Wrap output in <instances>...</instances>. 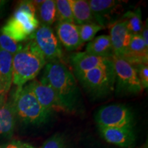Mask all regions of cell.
Instances as JSON below:
<instances>
[{
  "mask_svg": "<svg viewBox=\"0 0 148 148\" xmlns=\"http://www.w3.org/2000/svg\"><path fill=\"white\" fill-rule=\"evenodd\" d=\"M23 47V45L21 42L16 41L0 31V49L14 56L21 51Z\"/></svg>",
  "mask_w": 148,
  "mask_h": 148,
  "instance_id": "cb8c5ba5",
  "label": "cell"
},
{
  "mask_svg": "<svg viewBox=\"0 0 148 148\" xmlns=\"http://www.w3.org/2000/svg\"><path fill=\"white\" fill-rule=\"evenodd\" d=\"M74 23L79 25L95 22L88 1L71 0Z\"/></svg>",
  "mask_w": 148,
  "mask_h": 148,
  "instance_id": "d6986e66",
  "label": "cell"
},
{
  "mask_svg": "<svg viewBox=\"0 0 148 148\" xmlns=\"http://www.w3.org/2000/svg\"><path fill=\"white\" fill-rule=\"evenodd\" d=\"M121 20L124 22L125 27L132 35L140 34L143 23L140 8H136L134 11H127L123 14Z\"/></svg>",
  "mask_w": 148,
  "mask_h": 148,
  "instance_id": "44dd1931",
  "label": "cell"
},
{
  "mask_svg": "<svg viewBox=\"0 0 148 148\" xmlns=\"http://www.w3.org/2000/svg\"><path fill=\"white\" fill-rule=\"evenodd\" d=\"M41 80L54 90L66 112H76L82 108V99L73 73L60 61L47 62Z\"/></svg>",
  "mask_w": 148,
  "mask_h": 148,
  "instance_id": "6da1fadb",
  "label": "cell"
},
{
  "mask_svg": "<svg viewBox=\"0 0 148 148\" xmlns=\"http://www.w3.org/2000/svg\"><path fill=\"white\" fill-rule=\"evenodd\" d=\"M137 72L138 77L143 88L148 87V66L147 64H140L134 66Z\"/></svg>",
  "mask_w": 148,
  "mask_h": 148,
  "instance_id": "484cf974",
  "label": "cell"
},
{
  "mask_svg": "<svg viewBox=\"0 0 148 148\" xmlns=\"http://www.w3.org/2000/svg\"><path fill=\"white\" fill-rule=\"evenodd\" d=\"M122 59L133 66L147 64L148 46L145 45L140 35H133L126 53Z\"/></svg>",
  "mask_w": 148,
  "mask_h": 148,
  "instance_id": "9a60e30c",
  "label": "cell"
},
{
  "mask_svg": "<svg viewBox=\"0 0 148 148\" xmlns=\"http://www.w3.org/2000/svg\"><path fill=\"white\" fill-rule=\"evenodd\" d=\"M96 23L105 28L112 22V15L121 8L123 1L115 0H90L88 1Z\"/></svg>",
  "mask_w": 148,
  "mask_h": 148,
  "instance_id": "30bf717a",
  "label": "cell"
},
{
  "mask_svg": "<svg viewBox=\"0 0 148 148\" xmlns=\"http://www.w3.org/2000/svg\"><path fill=\"white\" fill-rule=\"evenodd\" d=\"M13 56L0 49V87L8 94L12 84Z\"/></svg>",
  "mask_w": 148,
  "mask_h": 148,
  "instance_id": "ac0fdd59",
  "label": "cell"
},
{
  "mask_svg": "<svg viewBox=\"0 0 148 148\" xmlns=\"http://www.w3.org/2000/svg\"><path fill=\"white\" fill-rule=\"evenodd\" d=\"M42 25L50 26L57 20L56 7L53 0H45L37 7L36 12Z\"/></svg>",
  "mask_w": 148,
  "mask_h": 148,
  "instance_id": "ffe728a7",
  "label": "cell"
},
{
  "mask_svg": "<svg viewBox=\"0 0 148 148\" xmlns=\"http://www.w3.org/2000/svg\"><path fill=\"white\" fill-rule=\"evenodd\" d=\"M16 122L12 99L0 105V140L10 138L14 130Z\"/></svg>",
  "mask_w": 148,
  "mask_h": 148,
  "instance_id": "2e32d148",
  "label": "cell"
},
{
  "mask_svg": "<svg viewBox=\"0 0 148 148\" xmlns=\"http://www.w3.org/2000/svg\"><path fill=\"white\" fill-rule=\"evenodd\" d=\"M70 62L74 73H83L99 66H106L112 62V59L102 58L89 54L86 52L73 53L70 58Z\"/></svg>",
  "mask_w": 148,
  "mask_h": 148,
  "instance_id": "5bb4252c",
  "label": "cell"
},
{
  "mask_svg": "<svg viewBox=\"0 0 148 148\" xmlns=\"http://www.w3.org/2000/svg\"><path fill=\"white\" fill-rule=\"evenodd\" d=\"M55 2L58 21L74 23L71 0H56Z\"/></svg>",
  "mask_w": 148,
  "mask_h": 148,
  "instance_id": "7402d4cb",
  "label": "cell"
},
{
  "mask_svg": "<svg viewBox=\"0 0 148 148\" xmlns=\"http://www.w3.org/2000/svg\"><path fill=\"white\" fill-rule=\"evenodd\" d=\"M75 75L84 89L95 97H104L114 90L115 73L112 62Z\"/></svg>",
  "mask_w": 148,
  "mask_h": 148,
  "instance_id": "277c9868",
  "label": "cell"
},
{
  "mask_svg": "<svg viewBox=\"0 0 148 148\" xmlns=\"http://www.w3.org/2000/svg\"><path fill=\"white\" fill-rule=\"evenodd\" d=\"M109 36L112 42L114 56L123 58L126 53L133 35L125 27L124 22L119 19L110 25Z\"/></svg>",
  "mask_w": 148,
  "mask_h": 148,
  "instance_id": "8fae6325",
  "label": "cell"
},
{
  "mask_svg": "<svg viewBox=\"0 0 148 148\" xmlns=\"http://www.w3.org/2000/svg\"><path fill=\"white\" fill-rule=\"evenodd\" d=\"M38 26L39 21L36 14L17 7L0 31L21 42L30 39Z\"/></svg>",
  "mask_w": 148,
  "mask_h": 148,
  "instance_id": "5b68a950",
  "label": "cell"
},
{
  "mask_svg": "<svg viewBox=\"0 0 148 148\" xmlns=\"http://www.w3.org/2000/svg\"><path fill=\"white\" fill-rule=\"evenodd\" d=\"M95 120L99 126L132 129L134 115L127 107L121 104L103 106L97 111Z\"/></svg>",
  "mask_w": 148,
  "mask_h": 148,
  "instance_id": "52a82bcc",
  "label": "cell"
},
{
  "mask_svg": "<svg viewBox=\"0 0 148 148\" xmlns=\"http://www.w3.org/2000/svg\"><path fill=\"white\" fill-rule=\"evenodd\" d=\"M77 26H78L79 36H80V39L82 43L91 41L94 39L96 34L103 29L102 26H101L96 22L82 24Z\"/></svg>",
  "mask_w": 148,
  "mask_h": 148,
  "instance_id": "603a6c76",
  "label": "cell"
},
{
  "mask_svg": "<svg viewBox=\"0 0 148 148\" xmlns=\"http://www.w3.org/2000/svg\"><path fill=\"white\" fill-rule=\"evenodd\" d=\"M7 1H3V0H0V15H1V12L4 8L5 5L6 4Z\"/></svg>",
  "mask_w": 148,
  "mask_h": 148,
  "instance_id": "f546056e",
  "label": "cell"
},
{
  "mask_svg": "<svg viewBox=\"0 0 148 148\" xmlns=\"http://www.w3.org/2000/svg\"><path fill=\"white\" fill-rule=\"evenodd\" d=\"M99 130L103 139L109 143L121 147H131L135 143V134L132 129L99 126Z\"/></svg>",
  "mask_w": 148,
  "mask_h": 148,
  "instance_id": "7c38bea8",
  "label": "cell"
},
{
  "mask_svg": "<svg viewBox=\"0 0 148 148\" xmlns=\"http://www.w3.org/2000/svg\"><path fill=\"white\" fill-rule=\"evenodd\" d=\"M0 148H34L30 144L21 140H11L0 144Z\"/></svg>",
  "mask_w": 148,
  "mask_h": 148,
  "instance_id": "4316f807",
  "label": "cell"
},
{
  "mask_svg": "<svg viewBox=\"0 0 148 148\" xmlns=\"http://www.w3.org/2000/svg\"><path fill=\"white\" fill-rule=\"evenodd\" d=\"M47 64L42 53L32 38L13 56L12 84L21 87L35 79Z\"/></svg>",
  "mask_w": 148,
  "mask_h": 148,
  "instance_id": "7a4b0ae2",
  "label": "cell"
},
{
  "mask_svg": "<svg viewBox=\"0 0 148 148\" xmlns=\"http://www.w3.org/2000/svg\"><path fill=\"white\" fill-rule=\"evenodd\" d=\"M85 52L102 58L112 59L114 56V52L110 36L103 34L96 37L87 44Z\"/></svg>",
  "mask_w": 148,
  "mask_h": 148,
  "instance_id": "e0dca14e",
  "label": "cell"
},
{
  "mask_svg": "<svg viewBox=\"0 0 148 148\" xmlns=\"http://www.w3.org/2000/svg\"><path fill=\"white\" fill-rule=\"evenodd\" d=\"M12 99L16 121L18 120L25 124H42L51 114L39 103L28 84L17 87Z\"/></svg>",
  "mask_w": 148,
  "mask_h": 148,
  "instance_id": "3957f363",
  "label": "cell"
},
{
  "mask_svg": "<svg viewBox=\"0 0 148 148\" xmlns=\"http://www.w3.org/2000/svg\"><path fill=\"white\" fill-rule=\"evenodd\" d=\"M42 148H67V145L63 136L55 134L46 140Z\"/></svg>",
  "mask_w": 148,
  "mask_h": 148,
  "instance_id": "d4e9b609",
  "label": "cell"
},
{
  "mask_svg": "<svg viewBox=\"0 0 148 148\" xmlns=\"http://www.w3.org/2000/svg\"><path fill=\"white\" fill-rule=\"evenodd\" d=\"M6 94L3 91L1 88L0 87V105L2 104L6 101Z\"/></svg>",
  "mask_w": 148,
  "mask_h": 148,
  "instance_id": "f1b7e54d",
  "label": "cell"
},
{
  "mask_svg": "<svg viewBox=\"0 0 148 148\" xmlns=\"http://www.w3.org/2000/svg\"><path fill=\"white\" fill-rule=\"evenodd\" d=\"M140 36L143 38L145 45L148 46V29H147V20L146 21V24L143 25L141 32H140Z\"/></svg>",
  "mask_w": 148,
  "mask_h": 148,
  "instance_id": "83f0119b",
  "label": "cell"
},
{
  "mask_svg": "<svg viewBox=\"0 0 148 148\" xmlns=\"http://www.w3.org/2000/svg\"><path fill=\"white\" fill-rule=\"evenodd\" d=\"M112 61L115 73L116 95L124 97L140 93L143 88L134 66L114 56Z\"/></svg>",
  "mask_w": 148,
  "mask_h": 148,
  "instance_id": "8992f818",
  "label": "cell"
},
{
  "mask_svg": "<svg viewBox=\"0 0 148 148\" xmlns=\"http://www.w3.org/2000/svg\"><path fill=\"white\" fill-rule=\"evenodd\" d=\"M56 36L61 45L66 50L73 51L82 45L78 26L71 22H58L56 26Z\"/></svg>",
  "mask_w": 148,
  "mask_h": 148,
  "instance_id": "4fadbf2b",
  "label": "cell"
},
{
  "mask_svg": "<svg viewBox=\"0 0 148 148\" xmlns=\"http://www.w3.org/2000/svg\"><path fill=\"white\" fill-rule=\"evenodd\" d=\"M31 38L42 53L47 62L60 61L62 59V45L50 26L41 24Z\"/></svg>",
  "mask_w": 148,
  "mask_h": 148,
  "instance_id": "ba28073f",
  "label": "cell"
},
{
  "mask_svg": "<svg viewBox=\"0 0 148 148\" xmlns=\"http://www.w3.org/2000/svg\"><path fill=\"white\" fill-rule=\"evenodd\" d=\"M35 97L44 108L52 112L64 111L54 90L49 84L40 79H33L27 83Z\"/></svg>",
  "mask_w": 148,
  "mask_h": 148,
  "instance_id": "9c48e42d",
  "label": "cell"
}]
</instances>
